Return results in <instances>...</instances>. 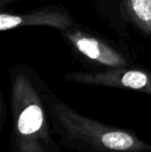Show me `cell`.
Wrapping results in <instances>:
<instances>
[{
  "label": "cell",
  "instance_id": "6da1fadb",
  "mask_svg": "<svg viewBox=\"0 0 151 152\" xmlns=\"http://www.w3.org/2000/svg\"><path fill=\"white\" fill-rule=\"evenodd\" d=\"M69 37L78 50L89 58L109 65H119L124 63L118 53L114 52L95 38L88 37L80 33H69Z\"/></svg>",
  "mask_w": 151,
  "mask_h": 152
},
{
  "label": "cell",
  "instance_id": "7a4b0ae2",
  "mask_svg": "<svg viewBox=\"0 0 151 152\" xmlns=\"http://www.w3.org/2000/svg\"><path fill=\"white\" fill-rule=\"evenodd\" d=\"M69 23V19L55 12H38L24 17L2 14L0 16V30H8L23 25H51L54 27H66Z\"/></svg>",
  "mask_w": 151,
  "mask_h": 152
},
{
  "label": "cell",
  "instance_id": "3957f363",
  "mask_svg": "<svg viewBox=\"0 0 151 152\" xmlns=\"http://www.w3.org/2000/svg\"><path fill=\"white\" fill-rule=\"evenodd\" d=\"M42 112L37 106H30L21 114L19 118V129L22 134H29L36 132L42 126Z\"/></svg>",
  "mask_w": 151,
  "mask_h": 152
},
{
  "label": "cell",
  "instance_id": "277c9868",
  "mask_svg": "<svg viewBox=\"0 0 151 152\" xmlns=\"http://www.w3.org/2000/svg\"><path fill=\"white\" fill-rule=\"evenodd\" d=\"M133 15L140 24L151 32V0H129Z\"/></svg>",
  "mask_w": 151,
  "mask_h": 152
},
{
  "label": "cell",
  "instance_id": "5b68a950",
  "mask_svg": "<svg viewBox=\"0 0 151 152\" xmlns=\"http://www.w3.org/2000/svg\"><path fill=\"white\" fill-rule=\"evenodd\" d=\"M101 142L106 147L114 150H124L133 144V138L129 134L120 132H112L104 134Z\"/></svg>",
  "mask_w": 151,
  "mask_h": 152
},
{
  "label": "cell",
  "instance_id": "8992f818",
  "mask_svg": "<svg viewBox=\"0 0 151 152\" xmlns=\"http://www.w3.org/2000/svg\"><path fill=\"white\" fill-rule=\"evenodd\" d=\"M121 82L124 86L129 87V88L141 89L147 84L148 78L144 72L131 70V72H126L123 75Z\"/></svg>",
  "mask_w": 151,
  "mask_h": 152
}]
</instances>
